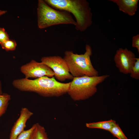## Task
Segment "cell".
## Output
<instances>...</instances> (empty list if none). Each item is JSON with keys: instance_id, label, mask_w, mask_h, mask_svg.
I'll use <instances>...</instances> for the list:
<instances>
[{"instance_id": "1", "label": "cell", "mask_w": 139, "mask_h": 139, "mask_svg": "<svg viewBox=\"0 0 139 139\" xmlns=\"http://www.w3.org/2000/svg\"><path fill=\"white\" fill-rule=\"evenodd\" d=\"M70 82L63 83L54 76H44L34 80L25 78L15 80L13 84L21 91L34 92L44 97H58L67 93Z\"/></svg>"}, {"instance_id": "2", "label": "cell", "mask_w": 139, "mask_h": 139, "mask_svg": "<svg viewBox=\"0 0 139 139\" xmlns=\"http://www.w3.org/2000/svg\"><path fill=\"white\" fill-rule=\"evenodd\" d=\"M53 8L67 11L74 16L76 30L83 31L92 23V13L88 2L86 0H45Z\"/></svg>"}, {"instance_id": "3", "label": "cell", "mask_w": 139, "mask_h": 139, "mask_svg": "<svg viewBox=\"0 0 139 139\" xmlns=\"http://www.w3.org/2000/svg\"><path fill=\"white\" fill-rule=\"evenodd\" d=\"M85 49L83 54H75L70 50L66 51L64 53L63 58L67 65L70 73L74 77L99 76L98 72L94 68L91 60L92 53L91 47L86 44Z\"/></svg>"}, {"instance_id": "4", "label": "cell", "mask_w": 139, "mask_h": 139, "mask_svg": "<svg viewBox=\"0 0 139 139\" xmlns=\"http://www.w3.org/2000/svg\"><path fill=\"white\" fill-rule=\"evenodd\" d=\"M37 10L38 26L40 29L60 24H76L75 20L70 13L55 9L44 0H38Z\"/></svg>"}, {"instance_id": "5", "label": "cell", "mask_w": 139, "mask_h": 139, "mask_svg": "<svg viewBox=\"0 0 139 139\" xmlns=\"http://www.w3.org/2000/svg\"><path fill=\"white\" fill-rule=\"evenodd\" d=\"M109 76L108 75H104L92 77H74L70 82L67 93L74 101L89 99L97 92V85Z\"/></svg>"}, {"instance_id": "6", "label": "cell", "mask_w": 139, "mask_h": 139, "mask_svg": "<svg viewBox=\"0 0 139 139\" xmlns=\"http://www.w3.org/2000/svg\"><path fill=\"white\" fill-rule=\"evenodd\" d=\"M41 62L47 65L53 71L55 79L63 82L72 80L74 77L69 72L67 65L63 58L58 56L42 57Z\"/></svg>"}, {"instance_id": "7", "label": "cell", "mask_w": 139, "mask_h": 139, "mask_svg": "<svg viewBox=\"0 0 139 139\" xmlns=\"http://www.w3.org/2000/svg\"><path fill=\"white\" fill-rule=\"evenodd\" d=\"M20 70L26 79L38 78L44 76L51 77L54 76L53 71L47 65L34 60L22 66Z\"/></svg>"}, {"instance_id": "8", "label": "cell", "mask_w": 139, "mask_h": 139, "mask_svg": "<svg viewBox=\"0 0 139 139\" xmlns=\"http://www.w3.org/2000/svg\"><path fill=\"white\" fill-rule=\"evenodd\" d=\"M135 54L127 48H119L114 57L116 66L120 72L127 74H130L136 61Z\"/></svg>"}, {"instance_id": "9", "label": "cell", "mask_w": 139, "mask_h": 139, "mask_svg": "<svg viewBox=\"0 0 139 139\" xmlns=\"http://www.w3.org/2000/svg\"><path fill=\"white\" fill-rule=\"evenodd\" d=\"M33 115V113L26 107L22 108L20 116L12 127L9 139H16L18 136L24 130L27 120Z\"/></svg>"}, {"instance_id": "10", "label": "cell", "mask_w": 139, "mask_h": 139, "mask_svg": "<svg viewBox=\"0 0 139 139\" xmlns=\"http://www.w3.org/2000/svg\"><path fill=\"white\" fill-rule=\"evenodd\" d=\"M118 6L119 10L130 16L135 15L138 7V0H110Z\"/></svg>"}, {"instance_id": "11", "label": "cell", "mask_w": 139, "mask_h": 139, "mask_svg": "<svg viewBox=\"0 0 139 139\" xmlns=\"http://www.w3.org/2000/svg\"><path fill=\"white\" fill-rule=\"evenodd\" d=\"M116 124L115 120L111 119L108 121L87 123L86 126L89 128H99L109 131Z\"/></svg>"}, {"instance_id": "12", "label": "cell", "mask_w": 139, "mask_h": 139, "mask_svg": "<svg viewBox=\"0 0 139 139\" xmlns=\"http://www.w3.org/2000/svg\"><path fill=\"white\" fill-rule=\"evenodd\" d=\"M30 139H49L44 127L38 123L34 124Z\"/></svg>"}, {"instance_id": "13", "label": "cell", "mask_w": 139, "mask_h": 139, "mask_svg": "<svg viewBox=\"0 0 139 139\" xmlns=\"http://www.w3.org/2000/svg\"><path fill=\"white\" fill-rule=\"evenodd\" d=\"M10 99L9 94L5 93L0 94V117L6 111Z\"/></svg>"}, {"instance_id": "14", "label": "cell", "mask_w": 139, "mask_h": 139, "mask_svg": "<svg viewBox=\"0 0 139 139\" xmlns=\"http://www.w3.org/2000/svg\"><path fill=\"white\" fill-rule=\"evenodd\" d=\"M109 132L119 139H128L117 124L114 126Z\"/></svg>"}, {"instance_id": "15", "label": "cell", "mask_w": 139, "mask_h": 139, "mask_svg": "<svg viewBox=\"0 0 139 139\" xmlns=\"http://www.w3.org/2000/svg\"><path fill=\"white\" fill-rule=\"evenodd\" d=\"M0 45L2 49L7 51L14 50L17 45L15 40L10 39Z\"/></svg>"}, {"instance_id": "16", "label": "cell", "mask_w": 139, "mask_h": 139, "mask_svg": "<svg viewBox=\"0 0 139 139\" xmlns=\"http://www.w3.org/2000/svg\"><path fill=\"white\" fill-rule=\"evenodd\" d=\"M130 74L132 78L139 79V58H136V61L132 67Z\"/></svg>"}, {"instance_id": "17", "label": "cell", "mask_w": 139, "mask_h": 139, "mask_svg": "<svg viewBox=\"0 0 139 139\" xmlns=\"http://www.w3.org/2000/svg\"><path fill=\"white\" fill-rule=\"evenodd\" d=\"M33 124L29 129L24 131L18 136L16 139H30L31 133L34 128Z\"/></svg>"}, {"instance_id": "18", "label": "cell", "mask_w": 139, "mask_h": 139, "mask_svg": "<svg viewBox=\"0 0 139 139\" xmlns=\"http://www.w3.org/2000/svg\"><path fill=\"white\" fill-rule=\"evenodd\" d=\"M9 36L3 28L0 27V44L9 39Z\"/></svg>"}, {"instance_id": "19", "label": "cell", "mask_w": 139, "mask_h": 139, "mask_svg": "<svg viewBox=\"0 0 139 139\" xmlns=\"http://www.w3.org/2000/svg\"><path fill=\"white\" fill-rule=\"evenodd\" d=\"M132 46L136 48L139 53V34L133 36L132 38Z\"/></svg>"}, {"instance_id": "20", "label": "cell", "mask_w": 139, "mask_h": 139, "mask_svg": "<svg viewBox=\"0 0 139 139\" xmlns=\"http://www.w3.org/2000/svg\"><path fill=\"white\" fill-rule=\"evenodd\" d=\"M7 12L6 11H3L0 10V16L5 14Z\"/></svg>"}, {"instance_id": "21", "label": "cell", "mask_w": 139, "mask_h": 139, "mask_svg": "<svg viewBox=\"0 0 139 139\" xmlns=\"http://www.w3.org/2000/svg\"><path fill=\"white\" fill-rule=\"evenodd\" d=\"M3 93L1 82L0 81V94Z\"/></svg>"}]
</instances>
